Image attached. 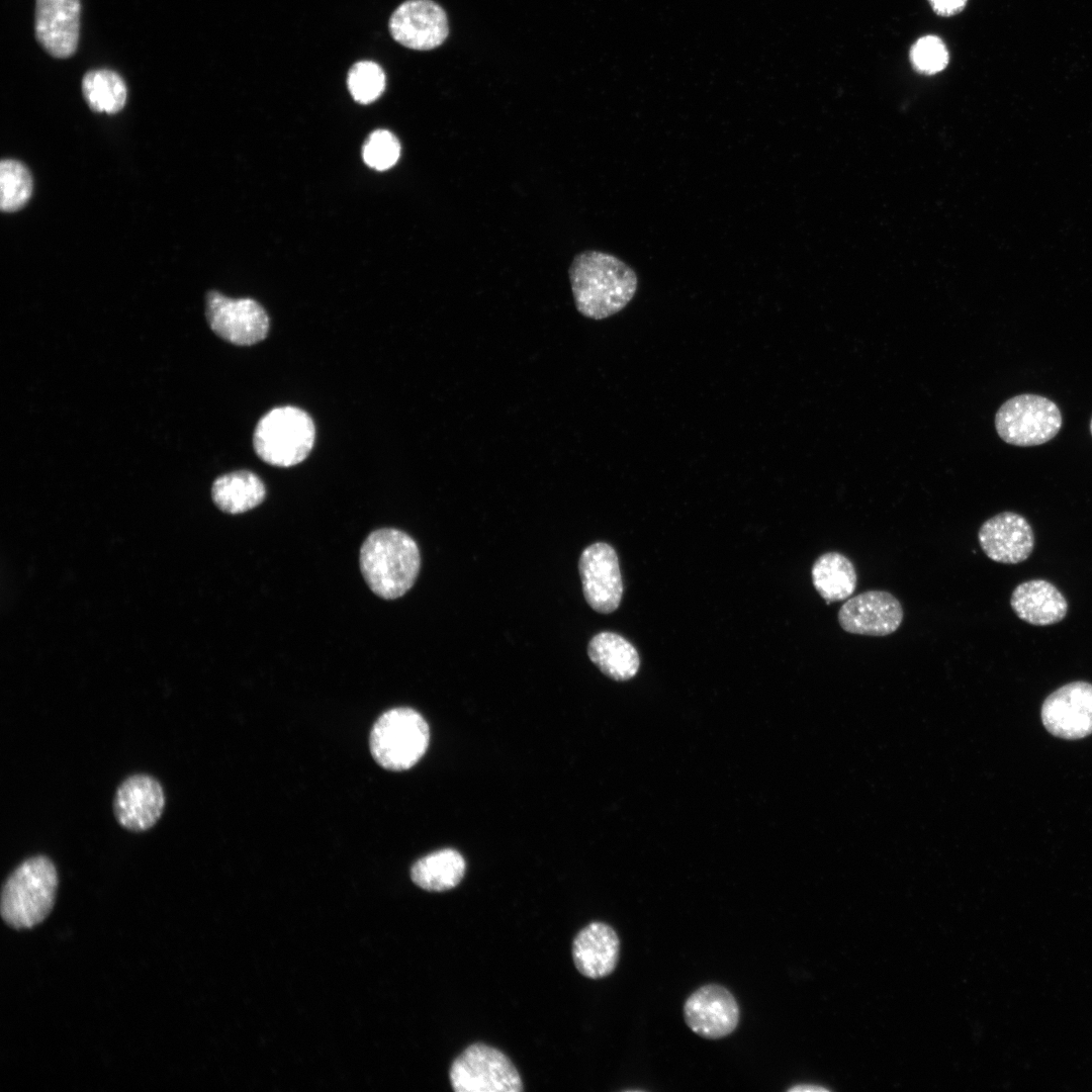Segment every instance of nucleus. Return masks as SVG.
<instances>
[{
  "label": "nucleus",
  "mask_w": 1092,
  "mask_h": 1092,
  "mask_svg": "<svg viewBox=\"0 0 1092 1092\" xmlns=\"http://www.w3.org/2000/svg\"><path fill=\"white\" fill-rule=\"evenodd\" d=\"M568 273L577 310L593 320H603L621 311L637 290L635 271L608 253H579L573 258Z\"/></svg>",
  "instance_id": "obj_1"
},
{
  "label": "nucleus",
  "mask_w": 1092,
  "mask_h": 1092,
  "mask_svg": "<svg viewBox=\"0 0 1092 1092\" xmlns=\"http://www.w3.org/2000/svg\"><path fill=\"white\" fill-rule=\"evenodd\" d=\"M824 1090H826V1088H824V1087H821V1086H816V1085H814V1084H810V1085H808V1084H801V1085H800V1084H798V1085H796V1086H794V1087H791V1088L789 1089V1091H795V1092H802V1091H824Z\"/></svg>",
  "instance_id": "obj_29"
},
{
  "label": "nucleus",
  "mask_w": 1092,
  "mask_h": 1092,
  "mask_svg": "<svg viewBox=\"0 0 1092 1092\" xmlns=\"http://www.w3.org/2000/svg\"><path fill=\"white\" fill-rule=\"evenodd\" d=\"M314 439V424L307 413L295 406H280L259 420L253 434V446L264 462L290 467L308 456Z\"/></svg>",
  "instance_id": "obj_4"
},
{
  "label": "nucleus",
  "mask_w": 1092,
  "mask_h": 1092,
  "mask_svg": "<svg viewBox=\"0 0 1092 1092\" xmlns=\"http://www.w3.org/2000/svg\"><path fill=\"white\" fill-rule=\"evenodd\" d=\"M1000 438L1015 446H1035L1049 442L1062 427L1055 402L1035 394L1016 395L1005 401L995 416Z\"/></svg>",
  "instance_id": "obj_6"
},
{
  "label": "nucleus",
  "mask_w": 1092,
  "mask_h": 1092,
  "mask_svg": "<svg viewBox=\"0 0 1092 1092\" xmlns=\"http://www.w3.org/2000/svg\"><path fill=\"white\" fill-rule=\"evenodd\" d=\"M430 740L429 726L411 708H394L383 713L373 725L370 750L384 768L404 770L425 754Z\"/></svg>",
  "instance_id": "obj_5"
},
{
  "label": "nucleus",
  "mask_w": 1092,
  "mask_h": 1092,
  "mask_svg": "<svg viewBox=\"0 0 1092 1092\" xmlns=\"http://www.w3.org/2000/svg\"><path fill=\"white\" fill-rule=\"evenodd\" d=\"M205 314L210 329L234 345H254L264 340L269 331L267 312L251 298H231L217 291H209Z\"/></svg>",
  "instance_id": "obj_8"
},
{
  "label": "nucleus",
  "mask_w": 1092,
  "mask_h": 1092,
  "mask_svg": "<svg viewBox=\"0 0 1092 1092\" xmlns=\"http://www.w3.org/2000/svg\"><path fill=\"white\" fill-rule=\"evenodd\" d=\"M359 561L370 589L385 600L403 596L414 585L421 566L415 540L392 528L370 533L361 546Z\"/></svg>",
  "instance_id": "obj_2"
},
{
  "label": "nucleus",
  "mask_w": 1092,
  "mask_h": 1092,
  "mask_svg": "<svg viewBox=\"0 0 1092 1092\" xmlns=\"http://www.w3.org/2000/svg\"><path fill=\"white\" fill-rule=\"evenodd\" d=\"M32 180L27 168L15 160L0 164V206L2 211H15L29 199Z\"/></svg>",
  "instance_id": "obj_24"
},
{
  "label": "nucleus",
  "mask_w": 1092,
  "mask_h": 1092,
  "mask_svg": "<svg viewBox=\"0 0 1092 1092\" xmlns=\"http://www.w3.org/2000/svg\"><path fill=\"white\" fill-rule=\"evenodd\" d=\"M466 871L464 857L455 849L444 848L417 860L411 870L413 882L431 892L455 888Z\"/></svg>",
  "instance_id": "obj_21"
},
{
  "label": "nucleus",
  "mask_w": 1092,
  "mask_h": 1092,
  "mask_svg": "<svg viewBox=\"0 0 1092 1092\" xmlns=\"http://www.w3.org/2000/svg\"><path fill=\"white\" fill-rule=\"evenodd\" d=\"M978 539L991 560L1004 564L1026 560L1034 546L1030 525L1024 517L1012 512H1003L985 521Z\"/></svg>",
  "instance_id": "obj_16"
},
{
  "label": "nucleus",
  "mask_w": 1092,
  "mask_h": 1092,
  "mask_svg": "<svg viewBox=\"0 0 1092 1092\" xmlns=\"http://www.w3.org/2000/svg\"><path fill=\"white\" fill-rule=\"evenodd\" d=\"M620 957L616 930L602 921L584 926L573 939L572 958L578 972L590 979H601L614 972Z\"/></svg>",
  "instance_id": "obj_17"
},
{
  "label": "nucleus",
  "mask_w": 1092,
  "mask_h": 1092,
  "mask_svg": "<svg viewBox=\"0 0 1092 1092\" xmlns=\"http://www.w3.org/2000/svg\"><path fill=\"white\" fill-rule=\"evenodd\" d=\"M400 154V145L396 136L388 130L378 129L370 133L364 143L362 156L364 162L376 170L392 167Z\"/></svg>",
  "instance_id": "obj_27"
},
{
  "label": "nucleus",
  "mask_w": 1092,
  "mask_h": 1092,
  "mask_svg": "<svg viewBox=\"0 0 1092 1092\" xmlns=\"http://www.w3.org/2000/svg\"><path fill=\"white\" fill-rule=\"evenodd\" d=\"M1041 723L1055 737L1078 740L1092 734V684L1077 680L1054 691L1040 709Z\"/></svg>",
  "instance_id": "obj_9"
},
{
  "label": "nucleus",
  "mask_w": 1092,
  "mask_h": 1092,
  "mask_svg": "<svg viewBox=\"0 0 1092 1092\" xmlns=\"http://www.w3.org/2000/svg\"><path fill=\"white\" fill-rule=\"evenodd\" d=\"M684 1018L699 1036L719 1039L738 1026L740 1009L734 995L724 986L710 983L695 990L685 1001Z\"/></svg>",
  "instance_id": "obj_10"
},
{
  "label": "nucleus",
  "mask_w": 1092,
  "mask_h": 1092,
  "mask_svg": "<svg viewBox=\"0 0 1092 1092\" xmlns=\"http://www.w3.org/2000/svg\"><path fill=\"white\" fill-rule=\"evenodd\" d=\"M903 621L898 599L886 590H868L848 599L839 609L838 623L847 633L887 636Z\"/></svg>",
  "instance_id": "obj_13"
},
{
  "label": "nucleus",
  "mask_w": 1092,
  "mask_h": 1092,
  "mask_svg": "<svg viewBox=\"0 0 1092 1092\" xmlns=\"http://www.w3.org/2000/svg\"><path fill=\"white\" fill-rule=\"evenodd\" d=\"M968 0H928L932 10L940 16H952L965 8Z\"/></svg>",
  "instance_id": "obj_28"
},
{
  "label": "nucleus",
  "mask_w": 1092,
  "mask_h": 1092,
  "mask_svg": "<svg viewBox=\"0 0 1092 1092\" xmlns=\"http://www.w3.org/2000/svg\"><path fill=\"white\" fill-rule=\"evenodd\" d=\"M578 569L583 595L590 608L602 614L617 610L623 582L614 548L604 542L589 545L580 555Z\"/></svg>",
  "instance_id": "obj_11"
},
{
  "label": "nucleus",
  "mask_w": 1092,
  "mask_h": 1092,
  "mask_svg": "<svg viewBox=\"0 0 1092 1092\" xmlns=\"http://www.w3.org/2000/svg\"><path fill=\"white\" fill-rule=\"evenodd\" d=\"M449 1078L456 1092H520L523 1082L512 1061L484 1043L467 1046L452 1063Z\"/></svg>",
  "instance_id": "obj_7"
},
{
  "label": "nucleus",
  "mask_w": 1092,
  "mask_h": 1092,
  "mask_svg": "<svg viewBox=\"0 0 1092 1092\" xmlns=\"http://www.w3.org/2000/svg\"><path fill=\"white\" fill-rule=\"evenodd\" d=\"M266 488L258 475L239 470L217 477L211 487V497L216 507L228 514H241L259 506L265 498Z\"/></svg>",
  "instance_id": "obj_20"
},
{
  "label": "nucleus",
  "mask_w": 1092,
  "mask_h": 1092,
  "mask_svg": "<svg viewBox=\"0 0 1092 1092\" xmlns=\"http://www.w3.org/2000/svg\"><path fill=\"white\" fill-rule=\"evenodd\" d=\"M166 805L161 783L153 776L134 774L117 787L113 813L118 824L131 832H145L156 825Z\"/></svg>",
  "instance_id": "obj_12"
},
{
  "label": "nucleus",
  "mask_w": 1092,
  "mask_h": 1092,
  "mask_svg": "<svg viewBox=\"0 0 1092 1092\" xmlns=\"http://www.w3.org/2000/svg\"><path fill=\"white\" fill-rule=\"evenodd\" d=\"M1010 605L1019 619L1036 626L1056 624L1065 618L1068 611L1062 593L1043 579L1018 584L1011 595Z\"/></svg>",
  "instance_id": "obj_18"
},
{
  "label": "nucleus",
  "mask_w": 1092,
  "mask_h": 1092,
  "mask_svg": "<svg viewBox=\"0 0 1092 1092\" xmlns=\"http://www.w3.org/2000/svg\"><path fill=\"white\" fill-rule=\"evenodd\" d=\"M58 888L53 860L37 854L24 859L9 875L1 893V915L9 926L31 928L51 912Z\"/></svg>",
  "instance_id": "obj_3"
},
{
  "label": "nucleus",
  "mask_w": 1092,
  "mask_h": 1092,
  "mask_svg": "<svg viewBox=\"0 0 1092 1092\" xmlns=\"http://www.w3.org/2000/svg\"><path fill=\"white\" fill-rule=\"evenodd\" d=\"M82 93L93 111L108 114L121 110L127 97L122 77L109 69L88 71L82 79Z\"/></svg>",
  "instance_id": "obj_23"
},
{
  "label": "nucleus",
  "mask_w": 1092,
  "mask_h": 1092,
  "mask_svg": "<svg viewBox=\"0 0 1092 1092\" xmlns=\"http://www.w3.org/2000/svg\"><path fill=\"white\" fill-rule=\"evenodd\" d=\"M347 84L352 97L361 104L376 100L385 88L382 68L371 61H361L352 66Z\"/></svg>",
  "instance_id": "obj_25"
},
{
  "label": "nucleus",
  "mask_w": 1092,
  "mask_h": 1092,
  "mask_svg": "<svg viewBox=\"0 0 1092 1092\" xmlns=\"http://www.w3.org/2000/svg\"><path fill=\"white\" fill-rule=\"evenodd\" d=\"M392 37L400 44L419 51L432 50L444 42L449 27L446 13L431 0H407L389 20Z\"/></svg>",
  "instance_id": "obj_14"
},
{
  "label": "nucleus",
  "mask_w": 1092,
  "mask_h": 1092,
  "mask_svg": "<svg viewBox=\"0 0 1092 1092\" xmlns=\"http://www.w3.org/2000/svg\"><path fill=\"white\" fill-rule=\"evenodd\" d=\"M589 659L599 669L615 680H628L638 671L640 658L635 647L613 632L595 635L587 647Z\"/></svg>",
  "instance_id": "obj_19"
},
{
  "label": "nucleus",
  "mask_w": 1092,
  "mask_h": 1092,
  "mask_svg": "<svg viewBox=\"0 0 1092 1092\" xmlns=\"http://www.w3.org/2000/svg\"><path fill=\"white\" fill-rule=\"evenodd\" d=\"M81 0H35L34 34L52 57L67 59L77 51Z\"/></svg>",
  "instance_id": "obj_15"
},
{
  "label": "nucleus",
  "mask_w": 1092,
  "mask_h": 1092,
  "mask_svg": "<svg viewBox=\"0 0 1092 1092\" xmlns=\"http://www.w3.org/2000/svg\"><path fill=\"white\" fill-rule=\"evenodd\" d=\"M811 576L815 589L827 603L849 598L857 583L853 563L836 551L820 555L812 565Z\"/></svg>",
  "instance_id": "obj_22"
},
{
  "label": "nucleus",
  "mask_w": 1092,
  "mask_h": 1092,
  "mask_svg": "<svg viewBox=\"0 0 1092 1092\" xmlns=\"http://www.w3.org/2000/svg\"><path fill=\"white\" fill-rule=\"evenodd\" d=\"M1090 432L1092 434V419H1091V422H1090Z\"/></svg>",
  "instance_id": "obj_30"
},
{
  "label": "nucleus",
  "mask_w": 1092,
  "mask_h": 1092,
  "mask_svg": "<svg viewBox=\"0 0 1092 1092\" xmlns=\"http://www.w3.org/2000/svg\"><path fill=\"white\" fill-rule=\"evenodd\" d=\"M909 58L913 69L923 75L939 73L948 64L947 49L936 35L918 38L910 49Z\"/></svg>",
  "instance_id": "obj_26"
}]
</instances>
